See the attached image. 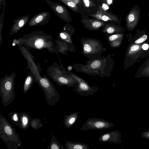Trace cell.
Masks as SVG:
<instances>
[{
  "label": "cell",
  "mask_w": 149,
  "mask_h": 149,
  "mask_svg": "<svg viewBox=\"0 0 149 149\" xmlns=\"http://www.w3.org/2000/svg\"><path fill=\"white\" fill-rule=\"evenodd\" d=\"M0 138L9 149H18L22 145L18 134L7 119L1 114Z\"/></svg>",
  "instance_id": "cell-4"
},
{
  "label": "cell",
  "mask_w": 149,
  "mask_h": 149,
  "mask_svg": "<svg viewBox=\"0 0 149 149\" xmlns=\"http://www.w3.org/2000/svg\"><path fill=\"white\" fill-rule=\"evenodd\" d=\"M37 83L43 90L47 104L52 106L56 104L60 99V95L49 79L44 74Z\"/></svg>",
  "instance_id": "cell-7"
},
{
  "label": "cell",
  "mask_w": 149,
  "mask_h": 149,
  "mask_svg": "<svg viewBox=\"0 0 149 149\" xmlns=\"http://www.w3.org/2000/svg\"><path fill=\"white\" fill-rule=\"evenodd\" d=\"M69 1L73 2L76 4L79 3L80 1V0H68Z\"/></svg>",
  "instance_id": "cell-36"
},
{
  "label": "cell",
  "mask_w": 149,
  "mask_h": 149,
  "mask_svg": "<svg viewBox=\"0 0 149 149\" xmlns=\"http://www.w3.org/2000/svg\"><path fill=\"white\" fill-rule=\"evenodd\" d=\"M147 35L144 34L140 38L136 40L135 42V43L136 44L141 43L145 41L147 39Z\"/></svg>",
  "instance_id": "cell-30"
},
{
  "label": "cell",
  "mask_w": 149,
  "mask_h": 149,
  "mask_svg": "<svg viewBox=\"0 0 149 149\" xmlns=\"http://www.w3.org/2000/svg\"><path fill=\"white\" fill-rule=\"evenodd\" d=\"M43 124L41 122V120L38 118H34L32 119L31 126L33 129H39L42 127Z\"/></svg>",
  "instance_id": "cell-27"
},
{
  "label": "cell",
  "mask_w": 149,
  "mask_h": 149,
  "mask_svg": "<svg viewBox=\"0 0 149 149\" xmlns=\"http://www.w3.org/2000/svg\"><path fill=\"white\" fill-rule=\"evenodd\" d=\"M113 56L114 54H111L106 56L86 61V64L76 63L71 65L77 72L94 77H108L111 76L113 69Z\"/></svg>",
  "instance_id": "cell-1"
},
{
  "label": "cell",
  "mask_w": 149,
  "mask_h": 149,
  "mask_svg": "<svg viewBox=\"0 0 149 149\" xmlns=\"http://www.w3.org/2000/svg\"><path fill=\"white\" fill-rule=\"evenodd\" d=\"M66 149H89V146L86 144L79 142L67 141L65 143Z\"/></svg>",
  "instance_id": "cell-23"
},
{
  "label": "cell",
  "mask_w": 149,
  "mask_h": 149,
  "mask_svg": "<svg viewBox=\"0 0 149 149\" xmlns=\"http://www.w3.org/2000/svg\"><path fill=\"white\" fill-rule=\"evenodd\" d=\"M121 29L118 26L107 24L104 25L101 31L107 34H111L119 33Z\"/></svg>",
  "instance_id": "cell-24"
},
{
  "label": "cell",
  "mask_w": 149,
  "mask_h": 149,
  "mask_svg": "<svg viewBox=\"0 0 149 149\" xmlns=\"http://www.w3.org/2000/svg\"><path fill=\"white\" fill-rule=\"evenodd\" d=\"M19 38L21 45L29 51L32 49L39 50L45 49L50 53H55L61 64L57 49L51 35L47 34L43 31L38 30L25 34Z\"/></svg>",
  "instance_id": "cell-2"
},
{
  "label": "cell",
  "mask_w": 149,
  "mask_h": 149,
  "mask_svg": "<svg viewBox=\"0 0 149 149\" xmlns=\"http://www.w3.org/2000/svg\"><path fill=\"white\" fill-rule=\"evenodd\" d=\"M78 113L75 112L69 115H66L63 120V124L65 128L69 129L75 123L78 119Z\"/></svg>",
  "instance_id": "cell-20"
},
{
  "label": "cell",
  "mask_w": 149,
  "mask_h": 149,
  "mask_svg": "<svg viewBox=\"0 0 149 149\" xmlns=\"http://www.w3.org/2000/svg\"><path fill=\"white\" fill-rule=\"evenodd\" d=\"M148 136H149V134Z\"/></svg>",
  "instance_id": "cell-39"
},
{
  "label": "cell",
  "mask_w": 149,
  "mask_h": 149,
  "mask_svg": "<svg viewBox=\"0 0 149 149\" xmlns=\"http://www.w3.org/2000/svg\"><path fill=\"white\" fill-rule=\"evenodd\" d=\"M29 16L26 15L14 20V24L10 29L9 35H12L19 32L29 22Z\"/></svg>",
  "instance_id": "cell-14"
},
{
  "label": "cell",
  "mask_w": 149,
  "mask_h": 149,
  "mask_svg": "<svg viewBox=\"0 0 149 149\" xmlns=\"http://www.w3.org/2000/svg\"><path fill=\"white\" fill-rule=\"evenodd\" d=\"M149 47V45L146 43L144 44L142 46V49L145 50H147Z\"/></svg>",
  "instance_id": "cell-35"
},
{
  "label": "cell",
  "mask_w": 149,
  "mask_h": 149,
  "mask_svg": "<svg viewBox=\"0 0 149 149\" xmlns=\"http://www.w3.org/2000/svg\"><path fill=\"white\" fill-rule=\"evenodd\" d=\"M74 31H71L65 26L64 27L63 30L61 31L57 37L61 40L68 44L72 48L75 49V47L73 44L72 36Z\"/></svg>",
  "instance_id": "cell-16"
},
{
  "label": "cell",
  "mask_w": 149,
  "mask_h": 149,
  "mask_svg": "<svg viewBox=\"0 0 149 149\" xmlns=\"http://www.w3.org/2000/svg\"><path fill=\"white\" fill-rule=\"evenodd\" d=\"M81 42L82 49V54L90 60L102 57V54L107 49L99 40L95 38L82 37Z\"/></svg>",
  "instance_id": "cell-6"
},
{
  "label": "cell",
  "mask_w": 149,
  "mask_h": 149,
  "mask_svg": "<svg viewBox=\"0 0 149 149\" xmlns=\"http://www.w3.org/2000/svg\"><path fill=\"white\" fill-rule=\"evenodd\" d=\"M103 1L108 5H110L113 3V0H103Z\"/></svg>",
  "instance_id": "cell-34"
},
{
  "label": "cell",
  "mask_w": 149,
  "mask_h": 149,
  "mask_svg": "<svg viewBox=\"0 0 149 149\" xmlns=\"http://www.w3.org/2000/svg\"><path fill=\"white\" fill-rule=\"evenodd\" d=\"M73 67L71 64L70 65L68 66L67 67L68 70L69 71H71L73 69Z\"/></svg>",
  "instance_id": "cell-37"
},
{
  "label": "cell",
  "mask_w": 149,
  "mask_h": 149,
  "mask_svg": "<svg viewBox=\"0 0 149 149\" xmlns=\"http://www.w3.org/2000/svg\"><path fill=\"white\" fill-rule=\"evenodd\" d=\"M90 16L98 19L104 21H111L117 22L119 21L118 17L106 12L100 6H98L96 12L95 14L91 15Z\"/></svg>",
  "instance_id": "cell-13"
},
{
  "label": "cell",
  "mask_w": 149,
  "mask_h": 149,
  "mask_svg": "<svg viewBox=\"0 0 149 149\" xmlns=\"http://www.w3.org/2000/svg\"><path fill=\"white\" fill-rule=\"evenodd\" d=\"M36 83V78L32 72H30L26 77L23 86V92L25 94L31 88L33 84Z\"/></svg>",
  "instance_id": "cell-21"
},
{
  "label": "cell",
  "mask_w": 149,
  "mask_h": 149,
  "mask_svg": "<svg viewBox=\"0 0 149 149\" xmlns=\"http://www.w3.org/2000/svg\"><path fill=\"white\" fill-rule=\"evenodd\" d=\"M101 7L105 11H106L109 8L108 5L106 3H103Z\"/></svg>",
  "instance_id": "cell-33"
},
{
  "label": "cell",
  "mask_w": 149,
  "mask_h": 149,
  "mask_svg": "<svg viewBox=\"0 0 149 149\" xmlns=\"http://www.w3.org/2000/svg\"><path fill=\"white\" fill-rule=\"evenodd\" d=\"M85 6L86 7H91L95 5L92 0H83Z\"/></svg>",
  "instance_id": "cell-29"
},
{
  "label": "cell",
  "mask_w": 149,
  "mask_h": 149,
  "mask_svg": "<svg viewBox=\"0 0 149 149\" xmlns=\"http://www.w3.org/2000/svg\"><path fill=\"white\" fill-rule=\"evenodd\" d=\"M114 126V124L104 119L96 117L88 118L79 130L86 131L89 130H101L107 129Z\"/></svg>",
  "instance_id": "cell-9"
},
{
  "label": "cell",
  "mask_w": 149,
  "mask_h": 149,
  "mask_svg": "<svg viewBox=\"0 0 149 149\" xmlns=\"http://www.w3.org/2000/svg\"><path fill=\"white\" fill-rule=\"evenodd\" d=\"M141 17L140 7L135 5L132 7L125 17V21L127 27L133 29L137 24Z\"/></svg>",
  "instance_id": "cell-11"
},
{
  "label": "cell",
  "mask_w": 149,
  "mask_h": 149,
  "mask_svg": "<svg viewBox=\"0 0 149 149\" xmlns=\"http://www.w3.org/2000/svg\"><path fill=\"white\" fill-rule=\"evenodd\" d=\"M98 140L103 142L119 143L120 140L119 132L117 130H114L105 133L99 137Z\"/></svg>",
  "instance_id": "cell-15"
},
{
  "label": "cell",
  "mask_w": 149,
  "mask_h": 149,
  "mask_svg": "<svg viewBox=\"0 0 149 149\" xmlns=\"http://www.w3.org/2000/svg\"><path fill=\"white\" fill-rule=\"evenodd\" d=\"M122 36V34L118 33L107 34L106 36L110 47L114 48L118 46L120 44L119 39Z\"/></svg>",
  "instance_id": "cell-22"
},
{
  "label": "cell",
  "mask_w": 149,
  "mask_h": 149,
  "mask_svg": "<svg viewBox=\"0 0 149 149\" xmlns=\"http://www.w3.org/2000/svg\"><path fill=\"white\" fill-rule=\"evenodd\" d=\"M50 14L47 11L41 12L34 16L28 23L29 27L45 24L50 19Z\"/></svg>",
  "instance_id": "cell-12"
},
{
  "label": "cell",
  "mask_w": 149,
  "mask_h": 149,
  "mask_svg": "<svg viewBox=\"0 0 149 149\" xmlns=\"http://www.w3.org/2000/svg\"><path fill=\"white\" fill-rule=\"evenodd\" d=\"M16 75L15 71L9 75L6 74L0 80V96L2 105L5 107L9 105L15 97L14 88Z\"/></svg>",
  "instance_id": "cell-5"
},
{
  "label": "cell",
  "mask_w": 149,
  "mask_h": 149,
  "mask_svg": "<svg viewBox=\"0 0 149 149\" xmlns=\"http://www.w3.org/2000/svg\"><path fill=\"white\" fill-rule=\"evenodd\" d=\"M68 73L78 83L74 87L73 92H76L80 96L87 97L93 95L97 91L98 89L97 87L91 86L87 82L79 76L68 70Z\"/></svg>",
  "instance_id": "cell-8"
},
{
  "label": "cell",
  "mask_w": 149,
  "mask_h": 149,
  "mask_svg": "<svg viewBox=\"0 0 149 149\" xmlns=\"http://www.w3.org/2000/svg\"><path fill=\"white\" fill-rule=\"evenodd\" d=\"M52 136L51 140L47 149H65L61 143L57 141L56 137L52 134H51Z\"/></svg>",
  "instance_id": "cell-25"
},
{
  "label": "cell",
  "mask_w": 149,
  "mask_h": 149,
  "mask_svg": "<svg viewBox=\"0 0 149 149\" xmlns=\"http://www.w3.org/2000/svg\"><path fill=\"white\" fill-rule=\"evenodd\" d=\"M56 44V47L57 48L58 53L63 55H67V52H76L75 49L70 46L68 44L61 40L57 37L56 40L54 41Z\"/></svg>",
  "instance_id": "cell-18"
},
{
  "label": "cell",
  "mask_w": 149,
  "mask_h": 149,
  "mask_svg": "<svg viewBox=\"0 0 149 149\" xmlns=\"http://www.w3.org/2000/svg\"><path fill=\"white\" fill-rule=\"evenodd\" d=\"M45 1L50 8L60 19L67 22H69L71 21L69 13L64 6L50 0Z\"/></svg>",
  "instance_id": "cell-10"
},
{
  "label": "cell",
  "mask_w": 149,
  "mask_h": 149,
  "mask_svg": "<svg viewBox=\"0 0 149 149\" xmlns=\"http://www.w3.org/2000/svg\"><path fill=\"white\" fill-rule=\"evenodd\" d=\"M46 73L49 77L61 86L74 88L78 84L77 81L68 73L61 64L54 62L47 68Z\"/></svg>",
  "instance_id": "cell-3"
},
{
  "label": "cell",
  "mask_w": 149,
  "mask_h": 149,
  "mask_svg": "<svg viewBox=\"0 0 149 149\" xmlns=\"http://www.w3.org/2000/svg\"><path fill=\"white\" fill-rule=\"evenodd\" d=\"M75 12L78 10L77 4L68 0H59Z\"/></svg>",
  "instance_id": "cell-28"
},
{
  "label": "cell",
  "mask_w": 149,
  "mask_h": 149,
  "mask_svg": "<svg viewBox=\"0 0 149 149\" xmlns=\"http://www.w3.org/2000/svg\"><path fill=\"white\" fill-rule=\"evenodd\" d=\"M84 26L89 30H97L104 26L105 24L102 21L99 20L85 19L82 21Z\"/></svg>",
  "instance_id": "cell-17"
},
{
  "label": "cell",
  "mask_w": 149,
  "mask_h": 149,
  "mask_svg": "<svg viewBox=\"0 0 149 149\" xmlns=\"http://www.w3.org/2000/svg\"><path fill=\"white\" fill-rule=\"evenodd\" d=\"M148 17H149V13H148Z\"/></svg>",
  "instance_id": "cell-38"
},
{
  "label": "cell",
  "mask_w": 149,
  "mask_h": 149,
  "mask_svg": "<svg viewBox=\"0 0 149 149\" xmlns=\"http://www.w3.org/2000/svg\"><path fill=\"white\" fill-rule=\"evenodd\" d=\"M139 48V45H133L131 47L130 50L132 51H134L138 49Z\"/></svg>",
  "instance_id": "cell-32"
},
{
  "label": "cell",
  "mask_w": 149,
  "mask_h": 149,
  "mask_svg": "<svg viewBox=\"0 0 149 149\" xmlns=\"http://www.w3.org/2000/svg\"><path fill=\"white\" fill-rule=\"evenodd\" d=\"M9 116L13 123L20 128L19 113L17 112H11L9 113Z\"/></svg>",
  "instance_id": "cell-26"
},
{
  "label": "cell",
  "mask_w": 149,
  "mask_h": 149,
  "mask_svg": "<svg viewBox=\"0 0 149 149\" xmlns=\"http://www.w3.org/2000/svg\"><path fill=\"white\" fill-rule=\"evenodd\" d=\"M13 45L15 46L17 45L19 46L21 45V42L20 39L19 38L18 39L14 38L13 40Z\"/></svg>",
  "instance_id": "cell-31"
},
{
  "label": "cell",
  "mask_w": 149,
  "mask_h": 149,
  "mask_svg": "<svg viewBox=\"0 0 149 149\" xmlns=\"http://www.w3.org/2000/svg\"><path fill=\"white\" fill-rule=\"evenodd\" d=\"M20 128L25 130L31 126L32 118L30 115L26 112H22L19 113Z\"/></svg>",
  "instance_id": "cell-19"
}]
</instances>
